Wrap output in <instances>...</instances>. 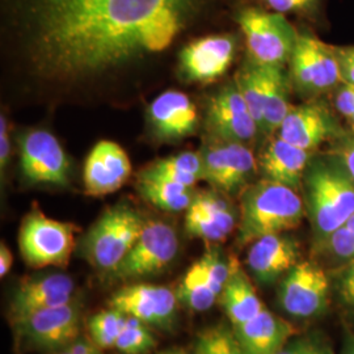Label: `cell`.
<instances>
[{"label": "cell", "instance_id": "1", "mask_svg": "<svg viewBox=\"0 0 354 354\" xmlns=\"http://www.w3.org/2000/svg\"><path fill=\"white\" fill-rule=\"evenodd\" d=\"M219 0H1L6 36L26 73L73 87L167 50Z\"/></svg>", "mask_w": 354, "mask_h": 354}, {"label": "cell", "instance_id": "2", "mask_svg": "<svg viewBox=\"0 0 354 354\" xmlns=\"http://www.w3.org/2000/svg\"><path fill=\"white\" fill-rule=\"evenodd\" d=\"M304 209L317 245L354 214V181L340 158L313 156L302 180Z\"/></svg>", "mask_w": 354, "mask_h": 354}, {"label": "cell", "instance_id": "3", "mask_svg": "<svg viewBox=\"0 0 354 354\" xmlns=\"http://www.w3.org/2000/svg\"><path fill=\"white\" fill-rule=\"evenodd\" d=\"M306 216L304 198L298 190L261 180L243 189L239 210L241 244L298 227Z\"/></svg>", "mask_w": 354, "mask_h": 354}, {"label": "cell", "instance_id": "4", "mask_svg": "<svg viewBox=\"0 0 354 354\" xmlns=\"http://www.w3.org/2000/svg\"><path fill=\"white\" fill-rule=\"evenodd\" d=\"M146 226L140 212L125 203L106 209L83 238L82 250L91 266L112 273L127 257Z\"/></svg>", "mask_w": 354, "mask_h": 354}, {"label": "cell", "instance_id": "5", "mask_svg": "<svg viewBox=\"0 0 354 354\" xmlns=\"http://www.w3.org/2000/svg\"><path fill=\"white\" fill-rule=\"evenodd\" d=\"M236 21L245 38L250 61L282 68L290 64L299 33L285 15L261 8H245L238 13Z\"/></svg>", "mask_w": 354, "mask_h": 354}, {"label": "cell", "instance_id": "6", "mask_svg": "<svg viewBox=\"0 0 354 354\" xmlns=\"http://www.w3.org/2000/svg\"><path fill=\"white\" fill-rule=\"evenodd\" d=\"M77 227L73 223L51 219L33 207L19 232L20 252L26 264L36 269L46 266L64 268L75 247Z\"/></svg>", "mask_w": 354, "mask_h": 354}, {"label": "cell", "instance_id": "7", "mask_svg": "<svg viewBox=\"0 0 354 354\" xmlns=\"http://www.w3.org/2000/svg\"><path fill=\"white\" fill-rule=\"evenodd\" d=\"M291 80L301 93L319 96L342 83L336 48L311 35H299L290 58Z\"/></svg>", "mask_w": 354, "mask_h": 354}, {"label": "cell", "instance_id": "8", "mask_svg": "<svg viewBox=\"0 0 354 354\" xmlns=\"http://www.w3.org/2000/svg\"><path fill=\"white\" fill-rule=\"evenodd\" d=\"M177 251L175 228L162 221L146 222L138 241L111 274L120 281L151 277L162 273L175 260Z\"/></svg>", "mask_w": 354, "mask_h": 354}, {"label": "cell", "instance_id": "9", "mask_svg": "<svg viewBox=\"0 0 354 354\" xmlns=\"http://www.w3.org/2000/svg\"><path fill=\"white\" fill-rule=\"evenodd\" d=\"M330 279L314 261H299L281 279L277 292L281 308L295 319L320 317L328 307Z\"/></svg>", "mask_w": 354, "mask_h": 354}, {"label": "cell", "instance_id": "10", "mask_svg": "<svg viewBox=\"0 0 354 354\" xmlns=\"http://www.w3.org/2000/svg\"><path fill=\"white\" fill-rule=\"evenodd\" d=\"M28 346L41 352H62L80 332V311L73 304L33 313L13 322Z\"/></svg>", "mask_w": 354, "mask_h": 354}, {"label": "cell", "instance_id": "11", "mask_svg": "<svg viewBox=\"0 0 354 354\" xmlns=\"http://www.w3.org/2000/svg\"><path fill=\"white\" fill-rule=\"evenodd\" d=\"M108 306L150 327L169 330L177 319L176 291L152 283H130L111 297Z\"/></svg>", "mask_w": 354, "mask_h": 354}, {"label": "cell", "instance_id": "12", "mask_svg": "<svg viewBox=\"0 0 354 354\" xmlns=\"http://www.w3.org/2000/svg\"><path fill=\"white\" fill-rule=\"evenodd\" d=\"M201 158L203 180L223 193L245 188L257 168L251 149L241 142L216 140L201 152Z\"/></svg>", "mask_w": 354, "mask_h": 354}, {"label": "cell", "instance_id": "13", "mask_svg": "<svg viewBox=\"0 0 354 354\" xmlns=\"http://www.w3.org/2000/svg\"><path fill=\"white\" fill-rule=\"evenodd\" d=\"M345 134L336 117L322 102H304L291 106L277 130V137L306 151L314 152L329 140Z\"/></svg>", "mask_w": 354, "mask_h": 354}, {"label": "cell", "instance_id": "14", "mask_svg": "<svg viewBox=\"0 0 354 354\" xmlns=\"http://www.w3.org/2000/svg\"><path fill=\"white\" fill-rule=\"evenodd\" d=\"M20 165L32 183L68 185L70 163L58 140L46 130L28 131L20 140Z\"/></svg>", "mask_w": 354, "mask_h": 354}, {"label": "cell", "instance_id": "15", "mask_svg": "<svg viewBox=\"0 0 354 354\" xmlns=\"http://www.w3.org/2000/svg\"><path fill=\"white\" fill-rule=\"evenodd\" d=\"M207 127L216 140L247 143L260 131L236 83H230L210 99Z\"/></svg>", "mask_w": 354, "mask_h": 354}, {"label": "cell", "instance_id": "16", "mask_svg": "<svg viewBox=\"0 0 354 354\" xmlns=\"http://www.w3.org/2000/svg\"><path fill=\"white\" fill-rule=\"evenodd\" d=\"M236 223V210L221 190L194 194L185 215V228L190 235L214 244L226 241Z\"/></svg>", "mask_w": 354, "mask_h": 354}, {"label": "cell", "instance_id": "17", "mask_svg": "<svg viewBox=\"0 0 354 354\" xmlns=\"http://www.w3.org/2000/svg\"><path fill=\"white\" fill-rule=\"evenodd\" d=\"M236 54L232 35H213L190 42L180 54V68L192 82L212 83L223 75Z\"/></svg>", "mask_w": 354, "mask_h": 354}, {"label": "cell", "instance_id": "18", "mask_svg": "<svg viewBox=\"0 0 354 354\" xmlns=\"http://www.w3.org/2000/svg\"><path fill=\"white\" fill-rule=\"evenodd\" d=\"M74 281L64 273H50L23 279L15 289L10 304V317L17 322L41 310L73 304Z\"/></svg>", "mask_w": 354, "mask_h": 354}, {"label": "cell", "instance_id": "19", "mask_svg": "<svg viewBox=\"0 0 354 354\" xmlns=\"http://www.w3.org/2000/svg\"><path fill=\"white\" fill-rule=\"evenodd\" d=\"M299 254V243L286 232L266 235L251 243L247 266L253 279L268 286L283 279L301 261Z\"/></svg>", "mask_w": 354, "mask_h": 354}, {"label": "cell", "instance_id": "20", "mask_svg": "<svg viewBox=\"0 0 354 354\" xmlns=\"http://www.w3.org/2000/svg\"><path fill=\"white\" fill-rule=\"evenodd\" d=\"M131 174L125 150L112 140H100L84 165V188L88 196L100 197L120 189Z\"/></svg>", "mask_w": 354, "mask_h": 354}, {"label": "cell", "instance_id": "21", "mask_svg": "<svg viewBox=\"0 0 354 354\" xmlns=\"http://www.w3.org/2000/svg\"><path fill=\"white\" fill-rule=\"evenodd\" d=\"M153 130L165 140H180L196 133L198 113L189 97L178 91L158 96L149 108Z\"/></svg>", "mask_w": 354, "mask_h": 354}, {"label": "cell", "instance_id": "22", "mask_svg": "<svg viewBox=\"0 0 354 354\" xmlns=\"http://www.w3.org/2000/svg\"><path fill=\"white\" fill-rule=\"evenodd\" d=\"M234 332L247 354H277L298 335L291 323L266 307L247 323L235 327Z\"/></svg>", "mask_w": 354, "mask_h": 354}, {"label": "cell", "instance_id": "23", "mask_svg": "<svg viewBox=\"0 0 354 354\" xmlns=\"http://www.w3.org/2000/svg\"><path fill=\"white\" fill-rule=\"evenodd\" d=\"M313 153L276 137L261 153L257 167L264 180L299 190Z\"/></svg>", "mask_w": 354, "mask_h": 354}, {"label": "cell", "instance_id": "24", "mask_svg": "<svg viewBox=\"0 0 354 354\" xmlns=\"http://www.w3.org/2000/svg\"><path fill=\"white\" fill-rule=\"evenodd\" d=\"M218 301L226 313L232 328L247 323L266 308L256 292L252 281L241 266L235 268Z\"/></svg>", "mask_w": 354, "mask_h": 354}, {"label": "cell", "instance_id": "25", "mask_svg": "<svg viewBox=\"0 0 354 354\" xmlns=\"http://www.w3.org/2000/svg\"><path fill=\"white\" fill-rule=\"evenodd\" d=\"M261 67L264 77V122L261 133L273 134L290 111L289 79L282 67Z\"/></svg>", "mask_w": 354, "mask_h": 354}, {"label": "cell", "instance_id": "26", "mask_svg": "<svg viewBox=\"0 0 354 354\" xmlns=\"http://www.w3.org/2000/svg\"><path fill=\"white\" fill-rule=\"evenodd\" d=\"M140 177L163 178L192 188L203 180V167L201 153L185 151L160 159L140 172Z\"/></svg>", "mask_w": 354, "mask_h": 354}, {"label": "cell", "instance_id": "27", "mask_svg": "<svg viewBox=\"0 0 354 354\" xmlns=\"http://www.w3.org/2000/svg\"><path fill=\"white\" fill-rule=\"evenodd\" d=\"M138 189L140 196L156 206L158 209L169 213L188 210L194 198L192 188L168 181L163 178L140 177Z\"/></svg>", "mask_w": 354, "mask_h": 354}, {"label": "cell", "instance_id": "28", "mask_svg": "<svg viewBox=\"0 0 354 354\" xmlns=\"http://www.w3.org/2000/svg\"><path fill=\"white\" fill-rule=\"evenodd\" d=\"M176 295L178 304H184L193 313H205L219 299L218 292L205 277L198 261L190 266L180 281Z\"/></svg>", "mask_w": 354, "mask_h": 354}, {"label": "cell", "instance_id": "29", "mask_svg": "<svg viewBox=\"0 0 354 354\" xmlns=\"http://www.w3.org/2000/svg\"><path fill=\"white\" fill-rule=\"evenodd\" d=\"M193 354H247L234 328L223 324L203 330L194 342Z\"/></svg>", "mask_w": 354, "mask_h": 354}, {"label": "cell", "instance_id": "30", "mask_svg": "<svg viewBox=\"0 0 354 354\" xmlns=\"http://www.w3.org/2000/svg\"><path fill=\"white\" fill-rule=\"evenodd\" d=\"M156 344L158 342L150 330V326L137 317L127 315L125 326L114 348L124 354H146L153 349Z\"/></svg>", "mask_w": 354, "mask_h": 354}, {"label": "cell", "instance_id": "31", "mask_svg": "<svg viewBox=\"0 0 354 354\" xmlns=\"http://www.w3.org/2000/svg\"><path fill=\"white\" fill-rule=\"evenodd\" d=\"M125 314L111 307L108 310H102L89 319L91 340L102 349L114 348L115 342L125 326Z\"/></svg>", "mask_w": 354, "mask_h": 354}, {"label": "cell", "instance_id": "32", "mask_svg": "<svg viewBox=\"0 0 354 354\" xmlns=\"http://www.w3.org/2000/svg\"><path fill=\"white\" fill-rule=\"evenodd\" d=\"M317 248L339 266L354 261V214L319 244Z\"/></svg>", "mask_w": 354, "mask_h": 354}, {"label": "cell", "instance_id": "33", "mask_svg": "<svg viewBox=\"0 0 354 354\" xmlns=\"http://www.w3.org/2000/svg\"><path fill=\"white\" fill-rule=\"evenodd\" d=\"M198 264L201 266L207 282L218 292V295H221L235 268L239 266L236 259L227 257L218 248H213L203 253V257L198 260Z\"/></svg>", "mask_w": 354, "mask_h": 354}, {"label": "cell", "instance_id": "34", "mask_svg": "<svg viewBox=\"0 0 354 354\" xmlns=\"http://www.w3.org/2000/svg\"><path fill=\"white\" fill-rule=\"evenodd\" d=\"M277 354H335L328 342L319 335L294 336Z\"/></svg>", "mask_w": 354, "mask_h": 354}, {"label": "cell", "instance_id": "35", "mask_svg": "<svg viewBox=\"0 0 354 354\" xmlns=\"http://www.w3.org/2000/svg\"><path fill=\"white\" fill-rule=\"evenodd\" d=\"M335 286L342 304L354 311V261L339 266Z\"/></svg>", "mask_w": 354, "mask_h": 354}, {"label": "cell", "instance_id": "36", "mask_svg": "<svg viewBox=\"0 0 354 354\" xmlns=\"http://www.w3.org/2000/svg\"><path fill=\"white\" fill-rule=\"evenodd\" d=\"M335 106L354 129V87L342 83L336 88Z\"/></svg>", "mask_w": 354, "mask_h": 354}, {"label": "cell", "instance_id": "37", "mask_svg": "<svg viewBox=\"0 0 354 354\" xmlns=\"http://www.w3.org/2000/svg\"><path fill=\"white\" fill-rule=\"evenodd\" d=\"M274 12L302 13L313 11L319 0H264Z\"/></svg>", "mask_w": 354, "mask_h": 354}, {"label": "cell", "instance_id": "38", "mask_svg": "<svg viewBox=\"0 0 354 354\" xmlns=\"http://www.w3.org/2000/svg\"><path fill=\"white\" fill-rule=\"evenodd\" d=\"M337 147L333 151L336 153L342 162L349 175L352 176L354 181V133L353 134H344L342 138L336 140Z\"/></svg>", "mask_w": 354, "mask_h": 354}, {"label": "cell", "instance_id": "39", "mask_svg": "<svg viewBox=\"0 0 354 354\" xmlns=\"http://www.w3.org/2000/svg\"><path fill=\"white\" fill-rule=\"evenodd\" d=\"M342 83L354 87V46L336 48Z\"/></svg>", "mask_w": 354, "mask_h": 354}, {"label": "cell", "instance_id": "40", "mask_svg": "<svg viewBox=\"0 0 354 354\" xmlns=\"http://www.w3.org/2000/svg\"><path fill=\"white\" fill-rule=\"evenodd\" d=\"M11 155V143H10V130H8V122L1 115L0 118V169L1 172L8 165Z\"/></svg>", "mask_w": 354, "mask_h": 354}, {"label": "cell", "instance_id": "41", "mask_svg": "<svg viewBox=\"0 0 354 354\" xmlns=\"http://www.w3.org/2000/svg\"><path fill=\"white\" fill-rule=\"evenodd\" d=\"M66 351H68L71 354H104V349L97 344L86 339H76Z\"/></svg>", "mask_w": 354, "mask_h": 354}, {"label": "cell", "instance_id": "42", "mask_svg": "<svg viewBox=\"0 0 354 354\" xmlns=\"http://www.w3.org/2000/svg\"><path fill=\"white\" fill-rule=\"evenodd\" d=\"M12 264L13 254L11 250L4 243H1L0 245V277L1 279H4L10 273Z\"/></svg>", "mask_w": 354, "mask_h": 354}, {"label": "cell", "instance_id": "43", "mask_svg": "<svg viewBox=\"0 0 354 354\" xmlns=\"http://www.w3.org/2000/svg\"><path fill=\"white\" fill-rule=\"evenodd\" d=\"M342 354H354V335L346 339Z\"/></svg>", "mask_w": 354, "mask_h": 354}, {"label": "cell", "instance_id": "44", "mask_svg": "<svg viewBox=\"0 0 354 354\" xmlns=\"http://www.w3.org/2000/svg\"><path fill=\"white\" fill-rule=\"evenodd\" d=\"M158 354H187L183 351H178V349H169V351H165V352H160Z\"/></svg>", "mask_w": 354, "mask_h": 354}, {"label": "cell", "instance_id": "45", "mask_svg": "<svg viewBox=\"0 0 354 354\" xmlns=\"http://www.w3.org/2000/svg\"><path fill=\"white\" fill-rule=\"evenodd\" d=\"M57 354H71L70 353V352H68V351H66V349H64V351H62V352H58V353Z\"/></svg>", "mask_w": 354, "mask_h": 354}]
</instances>
